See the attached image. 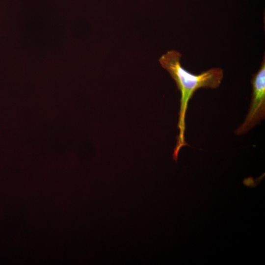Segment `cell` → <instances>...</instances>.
Here are the masks:
<instances>
[{
  "instance_id": "6da1fadb",
  "label": "cell",
  "mask_w": 265,
  "mask_h": 265,
  "mask_svg": "<svg viewBox=\"0 0 265 265\" xmlns=\"http://www.w3.org/2000/svg\"><path fill=\"white\" fill-rule=\"evenodd\" d=\"M181 53L172 50L167 51L159 58L161 66L170 74L181 92L177 143L172 157L176 162L181 149L187 145L185 140L186 115L188 102L196 91L201 88L215 89L219 87L223 77V71L220 68H213L200 74H194L187 71L181 63Z\"/></svg>"
},
{
  "instance_id": "7a4b0ae2",
  "label": "cell",
  "mask_w": 265,
  "mask_h": 265,
  "mask_svg": "<svg viewBox=\"0 0 265 265\" xmlns=\"http://www.w3.org/2000/svg\"><path fill=\"white\" fill-rule=\"evenodd\" d=\"M251 101L249 110L244 122L236 129V134L248 132L265 117V60L264 56L257 72L253 75Z\"/></svg>"
}]
</instances>
